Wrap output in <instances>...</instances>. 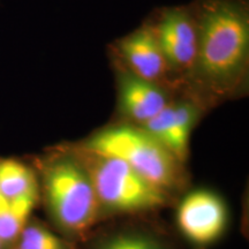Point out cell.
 I'll return each mask as SVG.
<instances>
[{"mask_svg":"<svg viewBox=\"0 0 249 249\" xmlns=\"http://www.w3.org/2000/svg\"><path fill=\"white\" fill-rule=\"evenodd\" d=\"M198 51L189 86L202 105L245 87L249 64V11L245 0H203L195 8Z\"/></svg>","mask_w":249,"mask_h":249,"instance_id":"6da1fadb","label":"cell"},{"mask_svg":"<svg viewBox=\"0 0 249 249\" xmlns=\"http://www.w3.org/2000/svg\"><path fill=\"white\" fill-rule=\"evenodd\" d=\"M39 201L49 219L67 240L85 236L101 222L91 178L71 147H58L34 158Z\"/></svg>","mask_w":249,"mask_h":249,"instance_id":"7a4b0ae2","label":"cell"},{"mask_svg":"<svg viewBox=\"0 0 249 249\" xmlns=\"http://www.w3.org/2000/svg\"><path fill=\"white\" fill-rule=\"evenodd\" d=\"M77 145L124 161L171 197L181 194L188 185L186 165L138 124L120 123L107 126Z\"/></svg>","mask_w":249,"mask_h":249,"instance_id":"3957f363","label":"cell"},{"mask_svg":"<svg viewBox=\"0 0 249 249\" xmlns=\"http://www.w3.org/2000/svg\"><path fill=\"white\" fill-rule=\"evenodd\" d=\"M91 178L102 219L157 211L173 197L118 158L71 145Z\"/></svg>","mask_w":249,"mask_h":249,"instance_id":"277c9868","label":"cell"},{"mask_svg":"<svg viewBox=\"0 0 249 249\" xmlns=\"http://www.w3.org/2000/svg\"><path fill=\"white\" fill-rule=\"evenodd\" d=\"M156 37L170 68L174 83L189 85L198 51V24L195 8L164 9L155 24Z\"/></svg>","mask_w":249,"mask_h":249,"instance_id":"5b68a950","label":"cell"},{"mask_svg":"<svg viewBox=\"0 0 249 249\" xmlns=\"http://www.w3.org/2000/svg\"><path fill=\"white\" fill-rule=\"evenodd\" d=\"M177 225L188 241L208 246L217 241L229 224V210L216 193L196 189L187 193L177 209Z\"/></svg>","mask_w":249,"mask_h":249,"instance_id":"8992f818","label":"cell"},{"mask_svg":"<svg viewBox=\"0 0 249 249\" xmlns=\"http://www.w3.org/2000/svg\"><path fill=\"white\" fill-rule=\"evenodd\" d=\"M203 108V105L192 96L174 98L164 110L141 127L186 165L192 133Z\"/></svg>","mask_w":249,"mask_h":249,"instance_id":"52a82bcc","label":"cell"},{"mask_svg":"<svg viewBox=\"0 0 249 249\" xmlns=\"http://www.w3.org/2000/svg\"><path fill=\"white\" fill-rule=\"evenodd\" d=\"M117 54L123 68L143 80L170 88L173 83L157 37L151 26L139 28L121 38Z\"/></svg>","mask_w":249,"mask_h":249,"instance_id":"ba28073f","label":"cell"},{"mask_svg":"<svg viewBox=\"0 0 249 249\" xmlns=\"http://www.w3.org/2000/svg\"><path fill=\"white\" fill-rule=\"evenodd\" d=\"M118 73V110L124 123L143 126L174 99L171 88L143 80L123 67Z\"/></svg>","mask_w":249,"mask_h":249,"instance_id":"9c48e42d","label":"cell"},{"mask_svg":"<svg viewBox=\"0 0 249 249\" xmlns=\"http://www.w3.org/2000/svg\"><path fill=\"white\" fill-rule=\"evenodd\" d=\"M89 249H176V247L160 233L141 226H127L101 235Z\"/></svg>","mask_w":249,"mask_h":249,"instance_id":"30bf717a","label":"cell"},{"mask_svg":"<svg viewBox=\"0 0 249 249\" xmlns=\"http://www.w3.org/2000/svg\"><path fill=\"white\" fill-rule=\"evenodd\" d=\"M0 193L8 201L26 194H39L34 166L18 158H0Z\"/></svg>","mask_w":249,"mask_h":249,"instance_id":"8fae6325","label":"cell"},{"mask_svg":"<svg viewBox=\"0 0 249 249\" xmlns=\"http://www.w3.org/2000/svg\"><path fill=\"white\" fill-rule=\"evenodd\" d=\"M15 246L20 249H73L70 240L61 238L44 224L31 218Z\"/></svg>","mask_w":249,"mask_h":249,"instance_id":"7c38bea8","label":"cell"},{"mask_svg":"<svg viewBox=\"0 0 249 249\" xmlns=\"http://www.w3.org/2000/svg\"><path fill=\"white\" fill-rule=\"evenodd\" d=\"M8 205H9V201L5 197L4 195L1 194V193H0V213H4V211L7 210L8 209Z\"/></svg>","mask_w":249,"mask_h":249,"instance_id":"4fadbf2b","label":"cell"},{"mask_svg":"<svg viewBox=\"0 0 249 249\" xmlns=\"http://www.w3.org/2000/svg\"><path fill=\"white\" fill-rule=\"evenodd\" d=\"M7 249H20L18 247V246H13V247H11V248H7Z\"/></svg>","mask_w":249,"mask_h":249,"instance_id":"5bb4252c","label":"cell"},{"mask_svg":"<svg viewBox=\"0 0 249 249\" xmlns=\"http://www.w3.org/2000/svg\"><path fill=\"white\" fill-rule=\"evenodd\" d=\"M0 249H5V247H4V246H2L1 242H0Z\"/></svg>","mask_w":249,"mask_h":249,"instance_id":"9a60e30c","label":"cell"}]
</instances>
